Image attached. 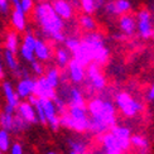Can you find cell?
I'll return each instance as SVG.
<instances>
[{
	"instance_id": "obj_1",
	"label": "cell",
	"mask_w": 154,
	"mask_h": 154,
	"mask_svg": "<svg viewBox=\"0 0 154 154\" xmlns=\"http://www.w3.org/2000/svg\"><path fill=\"white\" fill-rule=\"evenodd\" d=\"M34 18L37 23L42 28V32L47 37H52L53 34L62 32L65 23L56 14V11L52 8V4L41 3L34 8Z\"/></svg>"
},
{
	"instance_id": "obj_2",
	"label": "cell",
	"mask_w": 154,
	"mask_h": 154,
	"mask_svg": "<svg viewBox=\"0 0 154 154\" xmlns=\"http://www.w3.org/2000/svg\"><path fill=\"white\" fill-rule=\"evenodd\" d=\"M60 125L77 133H83L88 128L86 106H68L66 114L60 115Z\"/></svg>"
},
{
	"instance_id": "obj_3",
	"label": "cell",
	"mask_w": 154,
	"mask_h": 154,
	"mask_svg": "<svg viewBox=\"0 0 154 154\" xmlns=\"http://www.w3.org/2000/svg\"><path fill=\"white\" fill-rule=\"evenodd\" d=\"M115 104H116L119 110L128 118L135 116L143 109L142 104L139 101L134 100L130 96V94H128V92H119L116 95V97H115Z\"/></svg>"
},
{
	"instance_id": "obj_4",
	"label": "cell",
	"mask_w": 154,
	"mask_h": 154,
	"mask_svg": "<svg viewBox=\"0 0 154 154\" xmlns=\"http://www.w3.org/2000/svg\"><path fill=\"white\" fill-rule=\"evenodd\" d=\"M39 104L44 111L46 115V124L49 125V128L52 130H58L60 129V116L57 114L56 106L53 104V100H48V99H39Z\"/></svg>"
},
{
	"instance_id": "obj_5",
	"label": "cell",
	"mask_w": 154,
	"mask_h": 154,
	"mask_svg": "<svg viewBox=\"0 0 154 154\" xmlns=\"http://www.w3.org/2000/svg\"><path fill=\"white\" fill-rule=\"evenodd\" d=\"M33 94L38 99H48V100H53L57 96L56 88L49 85V82L46 80V77L43 75L35 80V86H34Z\"/></svg>"
},
{
	"instance_id": "obj_6",
	"label": "cell",
	"mask_w": 154,
	"mask_h": 154,
	"mask_svg": "<svg viewBox=\"0 0 154 154\" xmlns=\"http://www.w3.org/2000/svg\"><path fill=\"white\" fill-rule=\"evenodd\" d=\"M86 76L91 83V86L95 90H102L106 86V80L105 77L102 76L101 71H100V66L96 65L95 62H91L90 65H87V71H86Z\"/></svg>"
},
{
	"instance_id": "obj_7",
	"label": "cell",
	"mask_w": 154,
	"mask_h": 154,
	"mask_svg": "<svg viewBox=\"0 0 154 154\" xmlns=\"http://www.w3.org/2000/svg\"><path fill=\"white\" fill-rule=\"evenodd\" d=\"M137 29L139 32V35L144 38V39H148L152 35L153 32V25L150 22V13L148 10H140L138 13V24H137Z\"/></svg>"
},
{
	"instance_id": "obj_8",
	"label": "cell",
	"mask_w": 154,
	"mask_h": 154,
	"mask_svg": "<svg viewBox=\"0 0 154 154\" xmlns=\"http://www.w3.org/2000/svg\"><path fill=\"white\" fill-rule=\"evenodd\" d=\"M112 135L115 137V139H116L118 142V145L120 150H128L130 148V130L128 129V128L125 126H116L114 125L111 128V131H110Z\"/></svg>"
},
{
	"instance_id": "obj_9",
	"label": "cell",
	"mask_w": 154,
	"mask_h": 154,
	"mask_svg": "<svg viewBox=\"0 0 154 154\" xmlns=\"http://www.w3.org/2000/svg\"><path fill=\"white\" fill-rule=\"evenodd\" d=\"M34 86H35V79L27 76V77H22L14 88L18 97L22 100V99H27L29 95L34 92Z\"/></svg>"
},
{
	"instance_id": "obj_10",
	"label": "cell",
	"mask_w": 154,
	"mask_h": 154,
	"mask_svg": "<svg viewBox=\"0 0 154 154\" xmlns=\"http://www.w3.org/2000/svg\"><path fill=\"white\" fill-rule=\"evenodd\" d=\"M67 73L68 77L73 83H81L83 82L86 77V71H85V66H82L79 61H76L75 58L69 60L68 65H67Z\"/></svg>"
},
{
	"instance_id": "obj_11",
	"label": "cell",
	"mask_w": 154,
	"mask_h": 154,
	"mask_svg": "<svg viewBox=\"0 0 154 154\" xmlns=\"http://www.w3.org/2000/svg\"><path fill=\"white\" fill-rule=\"evenodd\" d=\"M15 114H18L20 118H23L28 124H37V115H35V109L33 105H30L28 101L19 102V105L15 109Z\"/></svg>"
},
{
	"instance_id": "obj_12",
	"label": "cell",
	"mask_w": 154,
	"mask_h": 154,
	"mask_svg": "<svg viewBox=\"0 0 154 154\" xmlns=\"http://www.w3.org/2000/svg\"><path fill=\"white\" fill-rule=\"evenodd\" d=\"M72 54H73V58L76 61H79L82 66H87L92 62V48L85 41H81L79 49Z\"/></svg>"
},
{
	"instance_id": "obj_13",
	"label": "cell",
	"mask_w": 154,
	"mask_h": 154,
	"mask_svg": "<svg viewBox=\"0 0 154 154\" xmlns=\"http://www.w3.org/2000/svg\"><path fill=\"white\" fill-rule=\"evenodd\" d=\"M2 91H3L4 99H5V104H8V105L17 109L19 102H20V99L18 97V95L15 92V88L11 85V82L4 81L2 83Z\"/></svg>"
},
{
	"instance_id": "obj_14",
	"label": "cell",
	"mask_w": 154,
	"mask_h": 154,
	"mask_svg": "<svg viewBox=\"0 0 154 154\" xmlns=\"http://www.w3.org/2000/svg\"><path fill=\"white\" fill-rule=\"evenodd\" d=\"M34 57H35V60L41 61V62H47L51 60V57H52L51 47L44 41L38 39V38H37L35 47H34Z\"/></svg>"
},
{
	"instance_id": "obj_15",
	"label": "cell",
	"mask_w": 154,
	"mask_h": 154,
	"mask_svg": "<svg viewBox=\"0 0 154 154\" xmlns=\"http://www.w3.org/2000/svg\"><path fill=\"white\" fill-rule=\"evenodd\" d=\"M27 14L20 9H13L11 13V25L14 27V29L17 32H24L25 28H27Z\"/></svg>"
},
{
	"instance_id": "obj_16",
	"label": "cell",
	"mask_w": 154,
	"mask_h": 154,
	"mask_svg": "<svg viewBox=\"0 0 154 154\" xmlns=\"http://www.w3.org/2000/svg\"><path fill=\"white\" fill-rule=\"evenodd\" d=\"M52 8L56 11V14L58 15L61 19H69L72 17V6L69 3H67L66 0H56L52 4Z\"/></svg>"
},
{
	"instance_id": "obj_17",
	"label": "cell",
	"mask_w": 154,
	"mask_h": 154,
	"mask_svg": "<svg viewBox=\"0 0 154 154\" xmlns=\"http://www.w3.org/2000/svg\"><path fill=\"white\" fill-rule=\"evenodd\" d=\"M120 28L123 30V33L125 35H131L134 34V32L137 29V22L135 18L130 14H123L120 18Z\"/></svg>"
},
{
	"instance_id": "obj_18",
	"label": "cell",
	"mask_w": 154,
	"mask_h": 154,
	"mask_svg": "<svg viewBox=\"0 0 154 154\" xmlns=\"http://www.w3.org/2000/svg\"><path fill=\"white\" fill-rule=\"evenodd\" d=\"M99 140L102 143V146L104 149L106 150V153H110V152H121L119 145H118V142L115 137L112 135L111 133H104L99 135Z\"/></svg>"
},
{
	"instance_id": "obj_19",
	"label": "cell",
	"mask_w": 154,
	"mask_h": 154,
	"mask_svg": "<svg viewBox=\"0 0 154 154\" xmlns=\"http://www.w3.org/2000/svg\"><path fill=\"white\" fill-rule=\"evenodd\" d=\"M68 106H86L85 105V97L82 92L77 87H69L68 88V97H67Z\"/></svg>"
},
{
	"instance_id": "obj_20",
	"label": "cell",
	"mask_w": 154,
	"mask_h": 154,
	"mask_svg": "<svg viewBox=\"0 0 154 154\" xmlns=\"http://www.w3.org/2000/svg\"><path fill=\"white\" fill-rule=\"evenodd\" d=\"M3 58H4V62H5L6 67H8L13 73L20 75V69L22 68H20V65H19V62H18V58H17L15 53L9 52V51L5 49V52L3 54Z\"/></svg>"
},
{
	"instance_id": "obj_21",
	"label": "cell",
	"mask_w": 154,
	"mask_h": 154,
	"mask_svg": "<svg viewBox=\"0 0 154 154\" xmlns=\"http://www.w3.org/2000/svg\"><path fill=\"white\" fill-rule=\"evenodd\" d=\"M5 49L13 53H18L19 49V38L17 32H9L8 34L5 35Z\"/></svg>"
},
{
	"instance_id": "obj_22",
	"label": "cell",
	"mask_w": 154,
	"mask_h": 154,
	"mask_svg": "<svg viewBox=\"0 0 154 154\" xmlns=\"http://www.w3.org/2000/svg\"><path fill=\"white\" fill-rule=\"evenodd\" d=\"M109 60V49L105 47V44H102L99 48H96L92 54V62H95L96 65H105Z\"/></svg>"
},
{
	"instance_id": "obj_23",
	"label": "cell",
	"mask_w": 154,
	"mask_h": 154,
	"mask_svg": "<svg viewBox=\"0 0 154 154\" xmlns=\"http://www.w3.org/2000/svg\"><path fill=\"white\" fill-rule=\"evenodd\" d=\"M69 51L67 48H58L56 51V62L60 67H66L68 65L71 56H69Z\"/></svg>"
},
{
	"instance_id": "obj_24",
	"label": "cell",
	"mask_w": 154,
	"mask_h": 154,
	"mask_svg": "<svg viewBox=\"0 0 154 154\" xmlns=\"http://www.w3.org/2000/svg\"><path fill=\"white\" fill-rule=\"evenodd\" d=\"M44 77H46V80L49 82V85L53 86L54 88L58 87V85L61 83V72L56 67L49 68Z\"/></svg>"
},
{
	"instance_id": "obj_25",
	"label": "cell",
	"mask_w": 154,
	"mask_h": 154,
	"mask_svg": "<svg viewBox=\"0 0 154 154\" xmlns=\"http://www.w3.org/2000/svg\"><path fill=\"white\" fill-rule=\"evenodd\" d=\"M28 125L29 124L23 118H20L18 114H14V121H13V126H11L10 133H14V134L22 133L28 129Z\"/></svg>"
},
{
	"instance_id": "obj_26",
	"label": "cell",
	"mask_w": 154,
	"mask_h": 154,
	"mask_svg": "<svg viewBox=\"0 0 154 154\" xmlns=\"http://www.w3.org/2000/svg\"><path fill=\"white\" fill-rule=\"evenodd\" d=\"M11 145V139H10V133L5 129L0 128V150L6 152L9 150Z\"/></svg>"
},
{
	"instance_id": "obj_27",
	"label": "cell",
	"mask_w": 154,
	"mask_h": 154,
	"mask_svg": "<svg viewBox=\"0 0 154 154\" xmlns=\"http://www.w3.org/2000/svg\"><path fill=\"white\" fill-rule=\"evenodd\" d=\"M13 121H14V114H8L2 111V114H0V128L2 129H5L10 133Z\"/></svg>"
},
{
	"instance_id": "obj_28",
	"label": "cell",
	"mask_w": 154,
	"mask_h": 154,
	"mask_svg": "<svg viewBox=\"0 0 154 154\" xmlns=\"http://www.w3.org/2000/svg\"><path fill=\"white\" fill-rule=\"evenodd\" d=\"M130 145L135 146L140 150H146L149 146V143L144 137L142 135H130Z\"/></svg>"
},
{
	"instance_id": "obj_29",
	"label": "cell",
	"mask_w": 154,
	"mask_h": 154,
	"mask_svg": "<svg viewBox=\"0 0 154 154\" xmlns=\"http://www.w3.org/2000/svg\"><path fill=\"white\" fill-rule=\"evenodd\" d=\"M19 54H20V57L24 60V61H27V62H33L34 60H35V57H34V51H32V49H29L28 47H25V46H22L19 47Z\"/></svg>"
},
{
	"instance_id": "obj_30",
	"label": "cell",
	"mask_w": 154,
	"mask_h": 154,
	"mask_svg": "<svg viewBox=\"0 0 154 154\" xmlns=\"http://www.w3.org/2000/svg\"><path fill=\"white\" fill-rule=\"evenodd\" d=\"M53 104H54V106H56L57 114L63 115V114H66V112H67V110H68V105H67V102L63 100L62 97H60V96H56V97L53 99Z\"/></svg>"
},
{
	"instance_id": "obj_31",
	"label": "cell",
	"mask_w": 154,
	"mask_h": 154,
	"mask_svg": "<svg viewBox=\"0 0 154 154\" xmlns=\"http://www.w3.org/2000/svg\"><path fill=\"white\" fill-rule=\"evenodd\" d=\"M80 23L82 25V28H85L86 30H95L96 29V23L92 19V17L88 15V14L82 15L80 19Z\"/></svg>"
},
{
	"instance_id": "obj_32",
	"label": "cell",
	"mask_w": 154,
	"mask_h": 154,
	"mask_svg": "<svg viewBox=\"0 0 154 154\" xmlns=\"http://www.w3.org/2000/svg\"><path fill=\"white\" fill-rule=\"evenodd\" d=\"M115 4V8H116V13L118 14H126V13H129L130 10V3L128 2V0H116V2H114Z\"/></svg>"
},
{
	"instance_id": "obj_33",
	"label": "cell",
	"mask_w": 154,
	"mask_h": 154,
	"mask_svg": "<svg viewBox=\"0 0 154 154\" xmlns=\"http://www.w3.org/2000/svg\"><path fill=\"white\" fill-rule=\"evenodd\" d=\"M63 43L66 44V48L69 51V52L73 53V52H76V51L79 49L80 44H81V41H79V39H77V38H75V37H71V38H66Z\"/></svg>"
},
{
	"instance_id": "obj_34",
	"label": "cell",
	"mask_w": 154,
	"mask_h": 154,
	"mask_svg": "<svg viewBox=\"0 0 154 154\" xmlns=\"http://www.w3.org/2000/svg\"><path fill=\"white\" fill-rule=\"evenodd\" d=\"M35 42H37V37L32 33V32H28L27 34L24 35V38H23V46H25V47H28L29 49H32V51H34V47H35Z\"/></svg>"
},
{
	"instance_id": "obj_35",
	"label": "cell",
	"mask_w": 154,
	"mask_h": 154,
	"mask_svg": "<svg viewBox=\"0 0 154 154\" xmlns=\"http://www.w3.org/2000/svg\"><path fill=\"white\" fill-rule=\"evenodd\" d=\"M81 6H82L83 11H85L86 14H88V15H91L92 13H95L96 8H97L95 0H81Z\"/></svg>"
},
{
	"instance_id": "obj_36",
	"label": "cell",
	"mask_w": 154,
	"mask_h": 154,
	"mask_svg": "<svg viewBox=\"0 0 154 154\" xmlns=\"http://www.w3.org/2000/svg\"><path fill=\"white\" fill-rule=\"evenodd\" d=\"M69 146L71 150L77 154H86V145L79 140H69Z\"/></svg>"
},
{
	"instance_id": "obj_37",
	"label": "cell",
	"mask_w": 154,
	"mask_h": 154,
	"mask_svg": "<svg viewBox=\"0 0 154 154\" xmlns=\"http://www.w3.org/2000/svg\"><path fill=\"white\" fill-rule=\"evenodd\" d=\"M30 68L37 76H42L44 73V67L42 65V62L38 60H34L33 62H30Z\"/></svg>"
},
{
	"instance_id": "obj_38",
	"label": "cell",
	"mask_w": 154,
	"mask_h": 154,
	"mask_svg": "<svg viewBox=\"0 0 154 154\" xmlns=\"http://www.w3.org/2000/svg\"><path fill=\"white\" fill-rule=\"evenodd\" d=\"M35 109V115H37V120H38V123H41V124H46V115H44V111H43V109L39 104V101H38V104L34 106Z\"/></svg>"
},
{
	"instance_id": "obj_39",
	"label": "cell",
	"mask_w": 154,
	"mask_h": 154,
	"mask_svg": "<svg viewBox=\"0 0 154 154\" xmlns=\"http://www.w3.org/2000/svg\"><path fill=\"white\" fill-rule=\"evenodd\" d=\"M34 8V3L33 0H20V9L25 13V14H28L33 10Z\"/></svg>"
},
{
	"instance_id": "obj_40",
	"label": "cell",
	"mask_w": 154,
	"mask_h": 154,
	"mask_svg": "<svg viewBox=\"0 0 154 154\" xmlns=\"http://www.w3.org/2000/svg\"><path fill=\"white\" fill-rule=\"evenodd\" d=\"M9 152H10V154H24L23 146L20 143H13L9 148Z\"/></svg>"
},
{
	"instance_id": "obj_41",
	"label": "cell",
	"mask_w": 154,
	"mask_h": 154,
	"mask_svg": "<svg viewBox=\"0 0 154 154\" xmlns=\"http://www.w3.org/2000/svg\"><path fill=\"white\" fill-rule=\"evenodd\" d=\"M10 10V4L9 0H0V14L6 15Z\"/></svg>"
},
{
	"instance_id": "obj_42",
	"label": "cell",
	"mask_w": 154,
	"mask_h": 154,
	"mask_svg": "<svg viewBox=\"0 0 154 154\" xmlns=\"http://www.w3.org/2000/svg\"><path fill=\"white\" fill-rule=\"evenodd\" d=\"M51 38H52V39L54 42H57V43H63V42H65V39H66V35L63 34V32H58V33L53 34Z\"/></svg>"
},
{
	"instance_id": "obj_43",
	"label": "cell",
	"mask_w": 154,
	"mask_h": 154,
	"mask_svg": "<svg viewBox=\"0 0 154 154\" xmlns=\"http://www.w3.org/2000/svg\"><path fill=\"white\" fill-rule=\"evenodd\" d=\"M105 9H106V11L109 13V14H111V15H116L118 13H116V8H115V4H114V2H111V3H107L106 4V6H105Z\"/></svg>"
},
{
	"instance_id": "obj_44",
	"label": "cell",
	"mask_w": 154,
	"mask_h": 154,
	"mask_svg": "<svg viewBox=\"0 0 154 154\" xmlns=\"http://www.w3.org/2000/svg\"><path fill=\"white\" fill-rule=\"evenodd\" d=\"M27 101L29 102L30 105H33V106H35L37 104H38V101H39V99L37 97V96L34 95V94H32V95H29L28 97H27Z\"/></svg>"
},
{
	"instance_id": "obj_45",
	"label": "cell",
	"mask_w": 154,
	"mask_h": 154,
	"mask_svg": "<svg viewBox=\"0 0 154 154\" xmlns=\"http://www.w3.org/2000/svg\"><path fill=\"white\" fill-rule=\"evenodd\" d=\"M3 112H8V114H15V107H13L8 104L4 105V109H3Z\"/></svg>"
},
{
	"instance_id": "obj_46",
	"label": "cell",
	"mask_w": 154,
	"mask_h": 154,
	"mask_svg": "<svg viewBox=\"0 0 154 154\" xmlns=\"http://www.w3.org/2000/svg\"><path fill=\"white\" fill-rule=\"evenodd\" d=\"M148 99L149 100H154V83L152 85V87L149 88V91H148Z\"/></svg>"
},
{
	"instance_id": "obj_47",
	"label": "cell",
	"mask_w": 154,
	"mask_h": 154,
	"mask_svg": "<svg viewBox=\"0 0 154 154\" xmlns=\"http://www.w3.org/2000/svg\"><path fill=\"white\" fill-rule=\"evenodd\" d=\"M4 75V66H3V61L0 58V77H3Z\"/></svg>"
},
{
	"instance_id": "obj_48",
	"label": "cell",
	"mask_w": 154,
	"mask_h": 154,
	"mask_svg": "<svg viewBox=\"0 0 154 154\" xmlns=\"http://www.w3.org/2000/svg\"><path fill=\"white\" fill-rule=\"evenodd\" d=\"M95 3H96V6H100L102 3H104V0H95Z\"/></svg>"
},
{
	"instance_id": "obj_49",
	"label": "cell",
	"mask_w": 154,
	"mask_h": 154,
	"mask_svg": "<svg viewBox=\"0 0 154 154\" xmlns=\"http://www.w3.org/2000/svg\"><path fill=\"white\" fill-rule=\"evenodd\" d=\"M106 154H121V152H110V153H106Z\"/></svg>"
},
{
	"instance_id": "obj_50",
	"label": "cell",
	"mask_w": 154,
	"mask_h": 154,
	"mask_svg": "<svg viewBox=\"0 0 154 154\" xmlns=\"http://www.w3.org/2000/svg\"><path fill=\"white\" fill-rule=\"evenodd\" d=\"M150 38H153V39H154V29H153V32H152V35H150Z\"/></svg>"
},
{
	"instance_id": "obj_51",
	"label": "cell",
	"mask_w": 154,
	"mask_h": 154,
	"mask_svg": "<svg viewBox=\"0 0 154 154\" xmlns=\"http://www.w3.org/2000/svg\"><path fill=\"white\" fill-rule=\"evenodd\" d=\"M47 154H57V153H54V152H48Z\"/></svg>"
},
{
	"instance_id": "obj_52",
	"label": "cell",
	"mask_w": 154,
	"mask_h": 154,
	"mask_svg": "<svg viewBox=\"0 0 154 154\" xmlns=\"http://www.w3.org/2000/svg\"><path fill=\"white\" fill-rule=\"evenodd\" d=\"M0 154H3V152H2V150H0Z\"/></svg>"
},
{
	"instance_id": "obj_53",
	"label": "cell",
	"mask_w": 154,
	"mask_h": 154,
	"mask_svg": "<svg viewBox=\"0 0 154 154\" xmlns=\"http://www.w3.org/2000/svg\"><path fill=\"white\" fill-rule=\"evenodd\" d=\"M0 114H2V110H0Z\"/></svg>"
}]
</instances>
